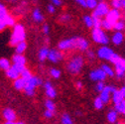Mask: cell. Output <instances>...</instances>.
I'll return each mask as SVG.
<instances>
[{"label":"cell","mask_w":125,"mask_h":124,"mask_svg":"<svg viewBox=\"0 0 125 124\" xmlns=\"http://www.w3.org/2000/svg\"><path fill=\"white\" fill-rule=\"evenodd\" d=\"M84 66V58L82 55H74L73 57H72L68 64L66 66L67 71L69 73L73 74V75H76L81 73V72L83 71Z\"/></svg>","instance_id":"6da1fadb"},{"label":"cell","mask_w":125,"mask_h":124,"mask_svg":"<svg viewBox=\"0 0 125 124\" xmlns=\"http://www.w3.org/2000/svg\"><path fill=\"white\" fill-rule=\"evenodd\" d=\"M43 80L37 75H32L26 81V85L24 87V92L27 96H34L36 93V88L43 85Z\"/></svg>","instance_id":"7a4b0ae2"},{"label":"cell","mask_w":125,"mask_h":124,"mask_svg":"<svg viewBox=\"0 0 125 124\" xmlns=\"http://www.w3.org/2000/svg\"><path fill=\"white\" fill-rule=\"evenodd\" d=\"M25 39H26V30H25V27L22 24H15L13 26V32L11 34L10 41H9L10 46L14 47V46L16 44H18L19 42L25 41Z\"/></svg>","instance_id":"3957f363"},{"label":"cell","mask_w":125,"mask_h":124,"mask_svg":"<svg viewBox=\"0 0 125 124\" xmlns=\"http://www.w3.org/2000/svg\"><path fill=\"white\" fill-rule=\"evenodd\" d=\"M91 39L95 44H98L100 46H107L110 43V38L101 28H92Z\"/></svg>","instance_id":"277c9868"},{"label":"cell","mask_w":125,"mask_h":124,"mask_svg":"<svg viewBox=\"0 0 125 124\" xmlns=\"http://www.w3.org/2000/svg\"><path fill=\"white\" fill-rule=\"evenodd\" d=\"M109 10H110V8H109V4L108 3H106L105 1L98 2L96 7L92 10L91 16L94 17V18H98V19H103L107 15Z\"/></svg>","instance_id":"5b68a950"},{"label":"cell","mask_w":125,"mask_h":124,"mask_svg":"<svg viewBox=\"0 0 125 124\" xmlns=\"http://www.w3.org/2000/svg\"><path fill=\"white\" fill-rule=\"evenodd\" d=\"M75 38L76 37H71V38H66L64 40H61L58 44L57 49H59L62 52L75 50Z\"/></svg>","instance_id":"8992f818"},{"label":"cell","mask_w":125,"mask_h":124,"mask_svg":"<svg viewBox=\"0 0 125 124\" xmlns=\"http://www.w3.org/2000/svg\"><path fill=\"white\" fill-rule=\"evenodd\" d=\"M114 53L115 52L113 51V49L108 47V45H107V46H101L100 48H98L95 55H96V58H98L99 60L109 62Z\"/></svg>","instance_id":"52a82bcc"},{"label":"cell","mask_w":125,"mask_h":124,"mask_svg":"<svg viewBox=\"0 0 125 124\" xmlns=\"http://www.w3.org/2000/svg\"><path fill=\"white\" fill-rule=\"evenodd\" d=\"M115 88H117L115 85L108 84V85H105L104 88L99 92L98 97L101 99V101L104 104H107V103H109V101H111V94H112V92Z\"/></svg>","instance_id":"ba28073f"},{"label":"cell","mask_w":125,"mask_h":124,"mask_svg":"<svg viewBox=\"0 0 125 124\" xmlns=\"http://www.w3.org/2000/svg\"><path fill=\"white\" fill-rule=\"evenodd\" d=\"M64 58H65L64 53L60 51L59 49H50L47 60L50 61L53 64H58L64 60Z\"/></svg>","instance_id":"9c48e42d"},{"label":"cell","mask_w":125,"mask_h":124,"mask_svg":"<svg viewBox=\"0 0 125 124\" xmlns=\"http://www.w3.org/2000/svg\"><path fill=\"white\" fill-rule=\"evenodd\" d=\"M106 74L104 73V72L100 69V68H96L90 71L89 72V80L91 82H104L106 80Z\"/></svg>","instance_id":"30bf717a"},{"label":"cell","mask_w":125,"mask_h":124,"mask_svg":"<svg viewBox=\"0 0 125 124\" xmlns=\"http://www.w3.org/2000/svg\"><path fill=\"white\" fill-rule=\"evenodd\" d=\"M109 23H110L112 26L119 20V19H121L122 18V13H121V11L120 10H118V9H114V8H112V9H110L108 11V13H107V15L104 17Z\"/></svg>","instance_id":"8fae6325"},{"label":"cell","mask_w":125,"mask_h":124,"mask_svg":"<svg viewBox=\"0 0 125 124\" xmlns=\"http://www.w3.org/2000/svg\"><path fill=\"white\" fill-rule=\"evenodd\" d=\"M43 87H44V91L46 96L50 98V99H54L57 97V90L55 88V86L53 85V83L50 81H46L43 83Z\"/></svg>","instance_id":"7c38bea8"},{"label":"cell","mask_w":125,"mask_h":124,"mask_svg":"<svg viewBox=\"0 0 125 124\" xmlns=\"http://www.w3.org/2000/svg\"><path fill=\"white\" fill-rule=\"evenodd\" d=\"M89 49V42L87 39L83 37L75 38V50L80 52H85Z\"/></svg>","instance_id":"4fadbf2b"},{"label":"cell","mask_w":125,"mask_h":124,"mask_svg":"<svg viewBox=\"0 0 125 124\" xmlns=\"http://www.w3.org/2000/svg\"><path fill=\"white\" fill-rule=\"evenodd\" d=\"M114 73H115V77L117 80H123L125 77V69L123 67V64H122V59L120 62H118V63H116L114 65Z\"/></svg>","instance_id":"5bb4252c"},{"label":"cell","mask_w":125,"mask_h":124,"mask_svg":"<svg viewBox=\"0 0 125 124\" xmlns=\"http://www.w3.org/2000/svg\"><path fill=\"white\" fill-rule=\"evenodd\" d=\"M125 40V35L123 32H119V31H115L112 34L111 38H110V42L114 45V46H120L121 44H123Z\"/></svg>","instance_id":"9a60e30c"},{"label":"cell","mask_w":125,"mask_h":124,"mask_svg":"<svg viewBox=\"0 0 125 124\" xmlns=\"http://www.w3.org/2000/svg\"><path fill=\"white\" fill-rule=\"evenodd\" d=\"M2 115L3 118L5 119V121H15L17 118L16 112H15L11 108H4L2 111Z\"/></svg>","instance_id":"2e32d148"},{"label":"cell","mask_w":125,"mask_h":124,"mask_svg":"<svg viewBox=\"0 0 125 124\" xmlns=\"http://www.w3.org/2000/svg\"><path fill=\"white\" fill-rule=\"evenodd\" d=\"M118 117H119V113L114 109H109L107 114H106V118L109 124H115L118 121Z\"/></svg>","instance_id":"e0dca14e"},{"label":"cell","mask_w":125,"mask_h":124,"mask_svg":"<svg viewBox=\"0 0 125 124\" xmlns=\"http://www.w3.org/2000/svg\"><path fill=\"white\" fill-rule=\"evenodd\" d=\"M11 64L14 65H24L26 66L27 64V60L25 58L24 55H20V54H14L12 59H11Z\"/></svg>","instance_id":"ac0fdd59"},{"label":"cell","mask_w":125,"mask_h":124,"mask_svg":"<svg viewBox=\"0 0 125 124\" xmlns=\"http://www.w3.org/2000/svg\"><path fill=\"white\" fill-rule=\"evenodd\" d=\"M123 99H124V97H123V94H122L121 90L118 89V88H115L113 90V92H112V94H111V101L113 102V104L115 105V104L121 102Z\"/></svg>","instance_id":"d6986e66"},{"label":"cell","mask_w":125,"mask_h":124,"mask_svg":"<svg viewBox=\"0 0 125 124\" xmlns=\"http://www.w3.org/2000/svg\"><path fill=\"white\" fill-rule=\"evenodd\" d=\"M32 19L36 23H42L44 21L45 17H44V14H43V12L41 11L40 8H35L32 11Z\"/></svg>","instance_id":"ffe728a7"},{"label":"cell","mask_w":125,"mask_h":124,"mask_svg":"<svg viewBox=\"0 0 125 124\" xmlns=\"http://www.w3.org/2000/svg\"><path fill=\"white\" fill-rule=\"evenodd\" d=\"M49 47L48 46H43L42 48H40V50L38 51V60L43 63L48 58V54H49Z\"/></svg>","instance_id":"44dd1931"},{"label":"cell","mask_w":125,"mask_h":124,"mask_svg":"<svg viewBox=\"0 0 125 124\" xmlns=\"http://www.w3.org/2000/svg\"><path fill=\"white\" fill-rule=\"evenodd\" d=\"M99 68L104 72V73L106 74V76L114 77V75H115V73H114V69H113V67H111L110 65L104 63V64H101V66H100Z\"/></svg>","instance_id":"7402d4cb"},{"label":"cell","mask_w":125,"mask_h":124,"mask_svg":"<svg viewBox=\"0 0 125 124\" xmlns=\"http://www.w3.org/2000/svg\"><path fill=\"white\" fill-rule=\"evenodd\" d=\"M25 85H26V80L21 76H19L18 79L13 81V86L16 90H23Z\"/></svg>","instance_id":"603a6c76"},{"label":"cell","mask_w":125,"mask_h":124,"mask_svg":"<svg viewBox=\"0 0 125 124\" xmlns=\"http://www.w3.org/2000/svg\"><path fill=\"white\" fill-rule=\"evenodd\" d=\"M5 74H6V76L8 77V79H10V80H12V81L18 79V77L20 76V72H18L12 66H11L7 71H5Z\"/></svg>","instance_id":"cb8c5ba5"},{"label":"cell","mask_w":125,"mask_h":124,"mask_svg":"<svg viewBox=\"0 0 125 124\" xmlns=\"http://www.w3.org/2000/svg\"><path fill=\"white\" fill-rule=\"evenodd\" d=\"M14 48H15V54L23 55L25 53V51L27 50V43H26V41L19 42L18 44L14 46Z\"/></svg>","instance_id":"d4e9b609"},{"label":"cell","mask_w":125,"mask_h":124,"mask_svg":"<svg viewBox=\"0 0 125 124\" xmlns=\"http://www.w3.org/2000/svg\"><path fill=\"white\" fill-rule=\"evenodd\" d=\"M44 105H45V108L46 110H50V111H53V112H56V103L54 102L53 99H50V98H47L44 102Z\"/></svg>","instance_id":"484cf974"},{"label":"cell","mask_w":125,"mask_h":124,"mask_svg":"<svg viewBox=\"0 0 125 124\" xmlns=\"http://www.w3.org/2000/svg\"><path fill=\"white\" fill-rule=\"evenodd\" d=\"M112 30H114V31H119V32H123V31H125V19H124V18L119 19V20L113 25Z\"/></svg>","instance_id":"4316f807"},{"label":"cell","mask_w":125,"mask_h":124,"mask_svg":"<svg viewBox=\"0 0 125 124\" xmlns=\"http://www.w3.org/2000/svg\"><path fill=\"white\" fill-rule=\"evenodd\" d=\"M11 61H9L6 58H0V70L1 71H7L11 67Z\"/></svg>","instance_id":"83f0119b"},{"label":"cell","mask_w":125,"mask_h":124,"mask_svg":"<svg viewBox=\"0 0 125 124\" xmlns=\"http://www.w3.org/2000/svg\"><path fill=\"white\" fill-rule=\"evenodd\" d=\"M83 24L85 25V27H87V28H89V29H92V28H93V19H92V17H91V15H88V14L83 15Z\"/></svg>","instance_id":"f1b7e54d"},{"label":"cell","mask_w":125,"mask_h":124,"mask_svg":"<svg viewBox=\"0 0 125 124\" xmlns=\"http://www.w3.org/2000/svg\"><path fill=\"white\" fill-rule=\"evenodd\" d=\"M114 109L121 115L125 116V99H123L121 102L114 105Z\"/></svg>","instance_id":"f546056e"},{"label":"cell","mask_w":125,"mask_h":124,"mask_svg":"<svg viewBox=\"0 0 125 124\" xmlns=\"http://www.w3.org/2000/svg\"><path fill=\"white\" fill-rule=\"evenodd\" d=\"M59 21L62 24H69L72 21V15L69 14V13L62 14V15H60V17H59Z\"/></svg>","instance_id":"4dcf8cb0"},{"label":"cell","mask_w":125,"mask_h":124,"mask_svg":"<svg viewBox=\"0 0 125 124\" xmlns=\"http://www.w3.org/2000/svg\"><path fill=\"white\" fill-rule=\"evenodd\" d=\"M49 73H50L51 77H53V79H55V80H59L61 77V75H62L61 70H59L57 68H51L50 71H49Z\"/></svg>","instance_id":"1f68e13d"},{"label":"cell","mask_w":125,"mask_h":124,"mask_svg":"<svg viewBox=\"0 0 125 124\" xmlns=\"http://www.w3.org/2000/svg\"><path fill=\"white\" fill-rule=\"evenodd\" d=\"M100 28L102 30H104V31H111L113 26L109 23L105 18H103V19L100 20Z\"/></svg>","instance_id":"d6a6232c"},{"label":"cell","mask_w":125,"mask_h":124,"mask_svg":"<svg viewBox=\"0 0 125 124\" xmlns=\"http://www.w3.org/2000/svg\"><path fill=\"white\" fill-rule=\"evenodd\" d=\"M61 124H74L69 113H64L61 116Z\"/></svg>","instance_id":"836d02e7"},{"label":"cell","mask_w":125,"mask_h":124,"mask_svg":"<svg viewBox=\"0 0 125 124\" xmlns=\"http://www.w3.org/2000/svg\"><path fill=\"white\" fill-rule=\"evenodd\" d=\"M104 105H105V104L101 101V99H100L99 97H96L94 100H93V107H94L96 110H101V109H103Z\"/></svg>","instance_id":"e575fe53"},{"label":"cell","mask_w":125,"mask_h":124,"mask_svg":"<svg viewBox=\"0 0 125 124\" xmlns=\"http://www.w3.org/2000/svg\"><path fill=\"white\" fill-rule=\"evenodd\" d=\"M123 5V0H110V6L114 9L121 10Z\"/></svg>","instance_id":"d590c367"},{"label":"cell","mask_w":125,"mask_h":124,"mask_svg":"<svg viewBox=\"0 0 125 124\" xmlns=\"http://www.w3.org/2000/svg\"><path fill=\"white\" fill-rule=\"evenodd\" d=\"M6 24H7V27H13L15 24H16V21H15V18L13 16H11L10 14H7L6 17L4 18Z\"/></svg>","instance_id":"8d00e7d4"},{"label":"cell","mask_w":125,"mask_h":124,"mask_svg":"<svg viewBox=\"0 0 125 124\" xmlns=\"http://www.w3.org/2000/svg\"><path fill=\"white\" fill-rule=\"evenodd\" d=\"M85 58L89 61V62H93L95 60V58H96V55H95V52L93 51V50H87V51H85Z\"/></svg>","instance_id":"74e56055"},{"label":"cell","mask_w":125,"mask_h":124,"mask_svg":"<svg viewBox=\"0 0 125 124\" xmlns=\"http://www.w3.org/2000/svg\"><path fill=\"white\" fill-rule=\"evenodd\" d=\"M7 14H8V11H7L5 5L0 2V20H3L6 17Z\"/></svg>","instance_id":"f35d334b"},{"label":"cell","mask_w":125,"mask_h":124,"mask_svg":"<svg viewBox=\"0 0 125 124\" xmlns=\"http://www.w3.org/2000/svg\"><path fill=\"white\" fill-rule=\"evenodd\" d=\"M85 3H86V8L87 9H90V10H93L96 5H97V0H85Z\"/></svg>","instance_id":"ab89813d"},{"label":"cell","mask_w":125,"mask_h":124,"mask_svg":"<svg viewBox=\"0 0 125 124\" xmlns=\"http://www.w3.org/2000/svg\"><path fill=\"white\" fill-rule=\"evenodd\" d=\"M32 75H33V74H32V72H31V71H30V70H28L27 68H26V69L21 72V74H20V76H21V77H23V79H25L26 81H27L28 79H30V77L32 76Z\"/></svg>","instance_id":"60d3db41"},{"label":"cell","mask_w":125,"mask_h":124,"mask_svg":"<svg viewBox=\"0 0 125 124\" xmlns=\"http://www.w3.org/2000/svg\"><path fill=\"white\" fill-rule=\"evenodd\" d=\"M42 31H43L44 35H46V36H49V35H50V32H51V27H50V25H49V24H47V23L43 24Z\"/></svg>","instance_id":"b9f144b4"},{"label":"cell","mask_w":125,"mask_h":124,"mask_svg":"<svg viewBox=\"0 0 125 124\" xmlns=\"http://www.w3.org/2000/svg\"><path fill=\"white\" fill-rule=\"evenodd\" d=\"M121 57L118 55V54H116V53H114L113 54V56L111 57V59H110V61H109V62H110V63L111 64H113V65H115L116 63H118V62H120L121 61Z\"/></svg>","instance_id":"7bdbcfd3"},{"label":"cell","mask_w":125,"mask_h":124,"mask_svg":"<svg viewBox=\"0 0 125 124\" xmlns=\"http://www.w3.org/2000/svg\"><path fill=\"white\" fill-rule=\"evenodd\" d=\"M104 86H105V83H104V82H97L96 83V84H95V87H94V89H95V91L96 92H99L104 88Z\"/></svg>","instance_id":"ee69618b"},{"label":"cell","mask_w":125,"mask_h":124,"mask_svg":"<svg viewBox=\"0 0 125 124\" xmlns=\"http://www.w3.org/2000/svg\"><path fill=\"white\" fill-rule=\"evenodd\" d=\"M55 113L56 112H53V111H50V110H45L44 111V117L46 119H52L55 116Z\"/></svg>","instance_id":"f6af8a7d"},{"label":"cell","mask_w":125,"mask_h":124,"mask_svg":"<svg viewBox=\"0 0 125 124\" xmlns=\"http://www.w3.org/2000/svg\"><path fill=\"white\" fill-rule=\"evenodd\" d=\"M56 6L53 5V4H49L48 6H47V11H48V13L50 14H55L56 13Z\"/></svg>","instance_id":"bcb514c9"},{"label":"cell","mask_w":125,"mask_h":124,"mask_svg":"<svg viewBox=\"0 0 125 124\" xmlns=\"http://www.w3.org/2000/svg\"><path fill=\"white\" fill-rule=\"evenodd\" d=\"M92 19H93V28H100V20L101 19L94 18V17H92Z\"/></svg>","instance_id":"7dc6e473"},{"label":"cell","mask_w":125,"mask_h":124,"mask_svg":"<svg viewBox=\"0 0 125 124\" xmlns=\"http://www.w3.org/2000/svg\"><path fill=\"white\" fill-rule=\"evenodd\" d=\"M51 4L55 5L56 7H60L62 5V0H50Z\"/></svg>","instance_id":"c3c4849f"},{"label":"cell","mask_w":125,"mask_h":124,"mask_svg":"<svg viewBox=\"0 0 125 124\" xmlns=\"http://www.w3.org/2000/svg\"><path fill=\"white\" fill-rule=\"evenodd\" d=\"M73 1L77 4V5H80L81 7L83 8H86V3H85V0H73Z\"/></svg>","instance_id":"681fc988"},{"label":"cell","mask_w":125,"mask_h":124,"mask_svg":"<svg viewBox=\"0 0 125 124\" xmlns=\"http://www.w3.org/2000/svg\"><path fill=\"white\" fill-rule=\"evenodd\" d=\"M7 28V24L5 22V20H0V32H2V31H4L5 29Z\"/></svg>","instance_id":"f907efd6"},{"label":"cell","mask_w":125,"mask_h":124,"mask_svg":"<svg viewBox=\"0 0 125 124\" xmlns=\"http://www.w3.org/2000/svg\"><path fill=\"white\" fill-rule=\"evenodd\" d=\"M75 87L79 89V90H82L83 89V82H81V81H77L76 83H75Z\"/></svg>","instance_id":"816d5d0a"},{"label":"cell","mask_w":125,"mask_h":124,"mask_svg":"<svg viewBox=\"0 0 125 124\" xmlns=\"http://www.w3.org/2000/svg\"><path fill=\"white\" fill-rule=\"evenodd\" d=\"M120 90H121V92H122V94H123V97H124V99H125V84L120 88Z\"/></svg>","instance_id":"f5cc1de1"},{"label":"cell","mask_w":125,"mask_h":124,"mask_svg":"<svg viewBox=\"0 0 125 124\" xmlns=\"http://www.w3.org/2000/svg\"><path fill=\"white\" fill-rule=\"evenodd\" d=\"M4 124H16V121H5Z\"/></svg>","instance_id":"db71d44e"},{"label":"cell","mask_w":125,"mask_h":124,"mask_svg":"<svg viewBox=\"0 0 125 124\" xmlns=\"http://www.w3.org/2000/svg\"><path fill=\"white\" fill-rule=\"evenodd\" d=\"M122 9H123V12L125 14V0H123V5H122Z\"/></svg>","instance_id":"11a10c76"},{"label":"cell","mask_w":125,"mask_h":124,"mask_svg":"<svg viewBox=\"0 0 125 124\" xmlns=\"http://www.w3.org/2000/svg\"><path fill=\"white\" fill-rule=\"evenodd\" d=\"M122 64H123V67L125 69V59H122Z\"/></svg>","instance_id":"9f6ffc18"},{"label":"cell","mask_w":125,"mask_h":124,"mask_svg":"<svg viewBox=\"0 0 125 124\" xmlns=\"http://www.w3.org/2000/svg\"><path fill=\"white\" fill-rule=\"evenodd\" d=\"M16 124H25V123L22 122V121H18V122H16Z\"/></svg>","instance_id":"6f0895ef"},{"label":"cell","mask_w":125,"mask_h":124,"mask_svg":"<svg viewBox=\"0 0 125 124\" xmlns=\"http://www.w3.org/2000/svg\"><path fill=\"white\" fill-rule=\"evenodd\" d=\"M104 0H97V2H103Z\"/></svg>","instance_id":"680465c9"},{"label":"cell","mask_w":125,"mask_h":124,"mask_svg":"<svg viewBox=\"0 0 125 124\" xmlns=\"http://www.w3.org/2000/svg\"><path fill=\"white\" fill-rule=\"evenodd\" d=\"M124 84H125V77H124Z\"/></svg>","instance_id":"91938a15"},{"label":"cell","mask_w":125,"mask_h":124,"mask_svg":"<svg viewBox=\"0 0 125 124\" xmlns=\"http://www.w3.org/2000/svg\"><path fill=\"white\" fill-rule=\"evenodd\" d=\"M123 124H125V120H124V122H123Z\"/></svg>","instance_id":"94428289"},{"label":"cell","mask_w":125,"mask_h":124,"mask_svg":"<svg viewBox=\"0 0 125 124\" xmlns=\"http://www.w3.org/2000/svg\"><path fill=\"white\" fill-rule=\"evenodd\" d=\"M12 1H16V0H12Z\"/></svg>","instance_id":"6125c7cd"}]
</instances>
